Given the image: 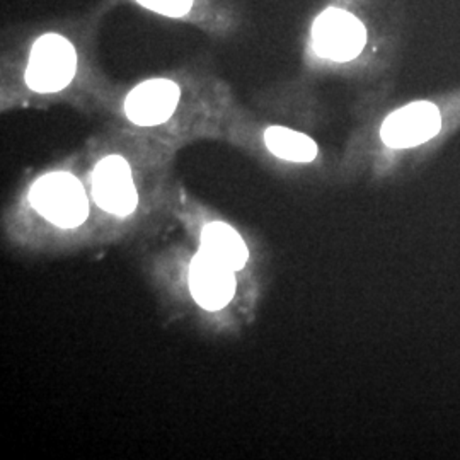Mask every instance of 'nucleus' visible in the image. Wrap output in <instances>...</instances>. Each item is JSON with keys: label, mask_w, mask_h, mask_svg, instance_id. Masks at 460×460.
<instances>
[{"label": "nucleus", "mask_w": 460, "mask_h": 460, "mask_svg": "<svg viewBox=\"0 0 460 460\" xmlns=\"http://www.w3.org/2000/svg\"><path fill=\"white\" fill-rule=\"evenodd\" d=\"M34 212L58 229H77L91 215L89 197L81 180L68 171H51L30 188Z\"/></svg>", "instance_id": "f257e3e1"}, {"label": "nucleus", "mask_w": 460, "mask_h": 460, "mask_svg": "<svg viewBox=\"0 0 460 460\" xmlns=\"http://www.w3.org/2000/svg\"><path fill=\"white\" fill-rule=\"evenodd\" d=\"M77 49L66 36L47 33L31 47L24 72V83L38 94L64 91L77 74Z\"/></svg>", "instance_id": "f03ea898"}, {"label": "nucleus", "mask_w": 460, "mask_h": 460, "mask_svg": "<svg viewBox=\"0 0 460 460\" xmlns=\"http://www.w3.org/2000/svg\"><path fill=\"white\" fill-rule=\"evenodd\" d=\"M367 30L362 21L345 9L329 7L313 24V47L323 58L349 62L362 53Z\"/></svg>", "instance_id": "7ed1b4c3"}, {"label": "nucleus", "mask_w": 460, "mask_h": 460, "mask_svg": "<svg viewBox=\"0 0 460 460\" xmlns=\"http://www.w3.org/2000/svg\"><path fill=\"white\" fill-rule=\"evenodd\" d=\"M91 193L102 212L119 218L130 217L138 207V191L130 163L118 154L102 157L93 169Z\"/></svg>", "instance_id": "20e7f679"}, {"label": "nucleus", "mask_w": 460, "mask_h": 460, "mask_svg": "<svg viewBox=\"0 0 460 460\" xmlns=\"http://www.w3.org/2000/svg\"><path fill=\"white\" fill-rule=\"evenodd\" d=\"M235 270L198 249L188 268L190 294L198 305L208 313L226 309L237 292Z\"/></svg>", "instance_id": "39448f33"}, {"label": "nucleus", "mask_w": 460, "mask_h": 460, "mask_svg": "<svg viewBox=\"0 0 460 460\" xmlns=\"http://www.w3.org/2000/svg\"><path fill=\"white\" fill-rule=\"evenodd\" d=\"M442 116L433 102L418 101L395 110L380 127L382 142L391 148L418 147L437 137Z\"/></svg>", "instance_id": "423d86ee"}, {"label": "nucleus", "mask_w": 460, "mask_h": 460, "mask_svg": "<svg viewBox=\"0 0 460 460\" xmlns=\"http://www.w3.org/2000/svg\"><path fill=\"white\" fill-rule=\"evenodd\" d=\"M181 87L171 79H148L135 85L125 99V115L137 127H159L178 110Z\"/></svg>", "instance_id": "0eeeda50"}, {"label": "nucleus", "mask_w": 460, "mask_h": 460, "mask_svg": "<svg viewBox=\"0 0 460 460\" xmlns=\"http://www.w3.org/2000/svg\"><path fill=\"white\" fill-rule=\"evenodd\" d=\"M199 247L232 270L241 271L249 261V249L243 235L227 222H208L199 232Z\"/></svg>", "instance_id": "6e6552de"}, {"label": "nucleus", "mask_w": 460, "mask_h": 460, "mask_svg": "<svg viewBox=\"0 0 460 460\" xmlns=\"http://www.w3.org/2000/svg\"><path fill=\"white\" fill-rule=\"evenodd\" d=\"M264 146L281 161L309 164L319 154L317 144L305 133L273 125L264 132Z\"/></svg>", "instance_id": "1a4fd4ad"}, {"label": "nucleus", "mask_w": 460, "mask_h": 460, "mask_svg": "<svg viewBox=\"0 0 460 460\" xmlns=\"http://www.w3.org/2000/svg\"><path fill=\"white\" fill-rule=\"evenodd\" d=\"M148 11L165 17H184L193 9L195 0H135Z\"/></svg>", "instance_id": "9d476101"}]
</instances>
